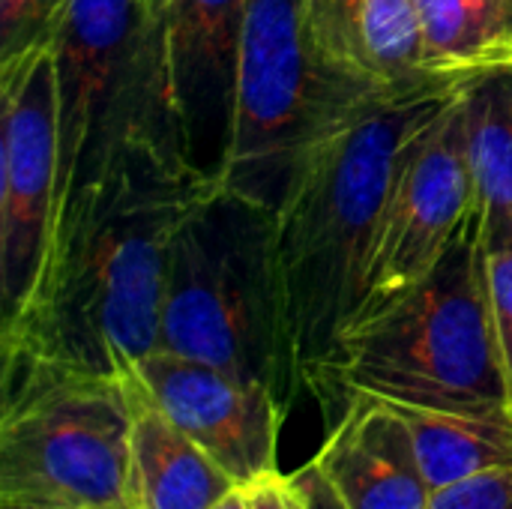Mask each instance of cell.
<instances>
[{"label": "cell", "mask_w": 512, "mask_h": 509, "mask_svg": "<svg viewBox=\"0 0 512 509\" xmlns=\"http://www.w3.org/2000/svg\"><path fill=\"white\" fill-rule=\"evenodd\" d=\"M489 309L512 411V249L489 252Z\"/></svg>", "instance_id": "cell-19"}, {"label": "cell", "mask_w": 512, "mask_h": 509, "mask_svg": "<svg viewBox=\"0 0 512 509\" xmlns=\"http://www.w3.org/2000/svg\"><path fill=\"white\" fill-rule=\"evenodd\" d=\"M468 162L486 252L512 249V66L477 75L465 93Z\"/></svg>", "instance_id": "cell-15"}, {"label": "cell", "mask_w": 512, "mask_h": 509, "mask_svg": "<svg viewBox=\"0 0 512 509\" xmlns=\"http://www.w3.org/2000/svg\"><path fill=\"white\" fill-rule=\"evenodd\" d=\"M213 186L189 159L165 150L132 153L78 186L54 219L33 300L3 324V366L126 378L159 351L168 246Z\"/></svg>", "instance_id": "cell-1"}, {"label": "cell", "mask_w": 512, "mask_h": 509, "mask_svg": "<svg viewBox=\"0 0 512 509\" xmlns=\"http://www.w3.org/2000/svg\"><path fill=\"white\" fill-rule=\"evenodd\" d=\"M129 375L237 486L276 471L282 399L270 387L162 348Z\"/></svg>", "instance_id": "cell-10"}, {"label": "cell", "mask_w": 512, "mask_h": 509, "mask_svg": "<svg viewBox=\"0 0 512 509\" xmlns=\"http://www.w3.org/2000/svg\"><path fill=\"white\" fill-rule=\"evenodd\" d=\"M249 509H312L309 492L300 483V477H285L276 471H267L243 486Z\"/></svg>", "instance_id": "cell-21"}, {"label": "cell", "mask_w": 512, "mask_h": 509, "mask_svg": "<svg viewBox=\"0 0 512 509\" xmlns=\"http://www.w3.org/2000/svg\"><path fill=\"white\" fill-rule=\"evenodd\" d=\"M249 0H165V63L195 168L219 183L234 135L237 51Z\"/></svg>", "instance_id": "cell-11"}, {"label": "cell", "mask_w": 512, "mask_h": 509, "mask_svg": "<svg viewBox=\"0 0 512 509\" xmlns=\"http://www.w3.org/2000/svg\"><path fill=\"white\" fill-rule=\"evenodd\" d=\"M3 509H63V507H3Z\"/></svg>", "instance_id": "cell-25"}, {"label": "cell", "mask_w": 512, "mask_h": 509, "mask_svg": "<svg viewBox=\"0 0 512 509\" xmlns=\"http://www.w3.org/2000/svg\"><path fill=\"white\" fill-rule=\"evenodd\" d=\"M315 468L345 509H429L432 504L414 435L387 402L354 396L315 456Z\"/></svg>", "instance_id": "cell-13"}, {"label": "cell", "mask_w": 512, "mask_h": 509, "mask_svg": "<svg viewBox=\"0 0 512 509\" xmlns=\"http://www.w3.org/2000/svg\"><path fill=\"white\" fill-rule=\"evenodd\" d=\"M429 509H512V468H498L432 495Z\"/></svg>", "instance_id": "cell-20"}, {"label": "cell", "mask_w": 512, "mask_h": 509, "mask_svg": "<svg viewBox=\"0 0 512 509\" xmlns=\"http://www.w3.org/2000/svg\"><path fill=\"white\" fill-rule=\"evenodd\" d=\"M129 509H213L237 483L135 384Z\"/></svg>", "instance_id": "cell-14"}, {"label": "cell", "mask_w": 512, "mask_h": 509, "mask_svg": "<svg viewBox=\"0 0 512 509\" xmlns=\"http://www.w3.org/2000/svg\"><path fill=\"white\" fill-rule=\"evenodd\" d=\"M465 87L417 129L393 174L366 258L360 306L393 297L423 279L474 213Z\"/></svg>", "instance_id": "cell-9"}, {"label": "cell", "mask_w": 512, "mask_h": 509, "mask_svg": "<svg viewBox=\"0 0 512 509\" xmlns=\"http://www.w3.org/2000/svg\"><path fill=\"white\" fill-rule=\"evenodd\" d=\"M159 348L264 384L285 402L303 366L273 207L219 183L195 201L168 246Z\"/></svg>", "instance_id": "cell-4"}, {"label": "cell", "mask_w": 512, "mask_h": 509, "mask_svg": "<svg viewBox=\"0 0 512 509\" xmlns=\"http://www.w3.org/2000/svg\"><path fill=\"white\" fill-rule=\"evenodd\" d=\"M429 63L453 78L512 66V0H414Z\"/></svg>", "instance_id": "cell-17"}, {"label": "cell", "mask_w": 512, "mask_h": 509, "mask_svg": "<svg viewBox=\"0 0 512 509\" xmlns=\"http://www.w3.org/2000/svg\"><path fill=\"white\" fill-rule=\"evenodd\" d=\"M138 6L153 18H165V0H138Z\"/></svg>", "instance_id": "cell-24"}, {"label": "cell", "mask_w": 512, "mask_h": 509, "mask_svg": "<svg viewBox=\"0 0 512 509\" xmlns=\"http://www.w3.org/2000/svg\"><path fill=\"white\" fill-rule=\"evenodd\" d=\"M0 96V297L9 324L33 300L54 240L60 174L54 45L3 60Z\"/></svg>", "instance_id": "cell-8"}, {"label": "cell", "mask_w": 512, "mask_h": 509, "mask_svg": "<svg viewBox=\"0 0 512 509\" xmlns=\"http://www.w3.org/2000/svg\"><path fill=\"white\" fill-rule=\"evenodd\" d=\"M387 99L318 54L306 0H249L237 51L234 135L219 186L279 210L297 165Z\"/></svg>", "instance_id": "cell-6"}, {"label": "cell", "mask_w": 512, "mask_h": 509, "mask_svg": "<svg viewBox=\"0 0 512 509\" xmlns=\"http://www.w3.org/2000/svg\"><path fill=\"white\" fill-rule=\"evenodd\" d=\"M69 0H0V63L51 45Z\"/></svg>", "instance_id": "cell-18"}, {"label": "cell", "mask_w": 512, "mask_h": 509, "mask_svg": "<svg viewBox=\"0 0 512 509\" xmlns=\"http://www.w3.org/2000/svg\"><path fill=\"white\" fill-rule=\"evenodd\" d=\"M414 435L420 468L435 492L462 480L512 468V414H453L390 405Z\"/></svg>", "instance_id": "cell-16"}, {"label": "cell", "mask_w": 512, "mask_h": 509, "mask_svg": "<svg viewBox=\"0 0 512 509\" xmlns=\"http://www.w3.org/2000/svg\"><path fill=\"white\" fill-rule=\"evenodd\" d=\"M306 21L318 54L339 75L381 96L402 99L474 81L429 63L414 0H306Z\"/></svg>", "instance_id": "cell-12"}, {"label": "cell", "mask_w": 512, "mask_h": 509, "mask_svg": "<svg viewBox=\"0 0 512 509\" xmlns=\"http://www.w3.org/2000/svg\"><path fill=\"white\" fill-rule=\"evenodd\" d=\"M462 87L378 102L297 165L276 216L303 378L363 300L366 258L411 138Z\"/></svg>", "instance_id": "cell-3"}, {"label": "cell", "mask_w": 512, "mask_h": 509, "mask_svg": "<svg viewBox=\"0 0 512 509\" xmlns=\"http://www.w3.org/2000/svg\"><path fill=\"white\" fill-rule=\"evenodd\" d=\"M51 45L57 213L78 186L99 180L132 153L165 150L189 159L168 81L162 18L147 15L138 0H69Z\"/></svg>", "instance_id": "cell-5"}, {"label": "cell", "mask_w": 512, "mask_h": 509, "mask_svg": "<svg viewBox=\"0 0 512 509\" xmlns=\"http://www.w3.org/2000/svg\"><path fill=\"white\" fill-rule=\"evenodd\" d=\"M300 483L306 486V492H309V501H312V509H345L339 504V498H336V492L330 489V483L321 477V471L315 468V462L312 465H306L300 474Z\"/></svg>", "instance_id": "cell-22"}, {"label": "cell", "mask_w": 512, "mask_h": 509, "mask_svg": "<svg viewBox=\"0 0 512 509\" xmlns=\"http://www.w3.org/2000/svg\"><path fill=\"white\" fill-rule=\"evenodd\" d=\"M213 509H249V501H246V492H243V486H237V489H231L219 504Z\"/></svg>", "instance_id": "cell-23"}, {"label": "cell", "mask_w": 512, "mask_h": 509, "mask_svg": "<svg viewBox=\"0 0 512 509\" xmlns=\"http://www.w3.org/2000/svg\"><path fill=\"white\" fill-rule=\"evenodd\" d=\"M132 426L129 375L3 366L0 504L129 509Z\"/></svg>", "instance_id": "cell-7"}, {"label": "cell", "mask_w": 512, "mask_h": 509, "mask_svg": "<svg viewBox=\"0 0 512 509\" xmlns=\"http://www.w3.org/2000/svg\"><path fill=\"white\" fill-rule=\"evenodd\" d=\"M309 378L339 387L348 399L453 414H512L477 207L423 279L360 306L336 330Z\"/></svg>", "instance_id": "cell-2"}]
</instances>
